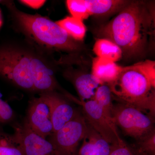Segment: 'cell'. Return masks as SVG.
I'll use <instances>...</instances> for the list:
<instances>
[{
    "label": "cell",
    "mask_w": 155,
    "mask_h": 155,
    "mask_svg": "<svg viewBox=\"0 0 155 155\" xmlns=\"http://www.w3.org/2000/svg\"><path fill=\"white\" fill-rule=\"evenodd\" d=\"M8 5L13 10L17 22L25 33L38 44L48 49L73 52L83 48L57 22L38 14H26L11 4Z\"/></svg>",
    "instance_id": "cell-3"
},
{
    "label": "cell",
    "mask_w": 155,
    "mask_h": 155,
    "mask_svg": "<svg viewBox=\"0 0 155 155\" xmlns=\"http://www.w3.org/2000/svg\"><path fill=\"white\" fill-rule=\"evenodd\" d=\"M66 76L75 87L80 100H93L97 88L101 84L100 81L91 73L87 72H69Z\"/></svg>",
    "instance_id": "cell-12"
},
{
    "label": "cell",
    "mask_w": 155,
    "mask_h": 155,
    "mask_svg": "<svg viewBox=\"0 0 155 155\" xmlns=\"http://www.w3.org/2000/svg\"><path fill=\"white\" fill-rule=\"evenodd\" d=\"M110 155H136L123 140L111 144Z\"/></svg>",
    "instance_id": "cell-23"
},
{
    "label": "cell",
    "mask_w": 155,
    "mask_h": 155,
    "mask_svg": "<svg viewBox=\"0 0 155 155\" xmlns=\"http://www.w3.org/2000/svg\"><path fill=\"white\" fill-rule=\"evenodd\" d=\"M30 70L35 91L41 94L56 90L58 84L54 71L42 58L31 54Z\"/></svg>",
    "instance_id": "cell-11"
},
{
    "label": "cell",
    "mask_w": 155,
    "mask_h": 155,
    "mask_svg": "<svg viewBox=\"0 0 155 155\" xmlns=\"http://www.w3.org/2000/svg\"><path fill=\"white\" fill-rule=\"evenodd\" d=\"M94 100L108 116L112 118V112L114 104L113 94L110 86L107 84H103L97 88L95 93Z\"/></svg>",
    "instance_id": "cell-19"
},
{
    "label": "cell",
    "mask_w": 155,
    "mask_h": 155,
    "mask_svg": "<svg viewBox=\"0 0 155 155\" xmlns=\"http://www.w3.org/2000/svg\"><path fill=\"white\" fill-rule=\"evenodd\" d=\"M111 145L87 124V130L78 155H110Z\"/></svg>",
    "instance_id": "cell-13"
},
{
    "label": "cell",
    "mask_w": 155,
    "mask_h": 155,
    "mask_svg": "<svg viewBox=\"0 0 155 155\" xmlns=\"http://www.w3.org/2000/svg\"><path fill=\"white\" fill-rule=\"evenodd\" d=\"M66 97L81 106V113L87 124L108 142L113 144L122 140L112 118L107 115L94 100L82 101L69 94Z\"/></svg>",
    "instance_id": "cell-7"
},
{
    "label": "cell",
    "mask_w": 155,
    "mask_h": 155,
    "mask_svg": "<svg viewBox=\"0 0 155 155\" xmlns=\"http://www.w3.org/2000/svg\"><path fill=\"white\" fill-rule=\"evenodd\" d=\"M108 85L114 100L154 118L155 61L146 60L123 67L116 80Z\"/></svg>",
    "instance_id": "cell-2"
},
{
    "label": "cell",
    "mask_w": 155,
    "mask_h": 155,
    "mask_svg": "<svg viewBox=\"0 0 155 155\" xmlns=\"http://www.w3.org/2000/svg\"><path fill=\"white\" fill-rule=\"evenodd\" d=\"M87 127L86 120L79 112L71 121L48 137L56 155H78Z\"/></svg>",
    "instance_id": "cell-6"
},
{
    "label": "cell",
    "mask_w": 155,
    "mask_h": 155,
    "mask_svg": "<svg viewBox=\"0 0 155 155\" xmlns=\"http://www.w3.org/2000/svg\"><path fill=\"white\" fill-rule=\"evenodd\" d=\"M56 22L75 41H81L84 39L86 28L83 21L68 16Z\"/></svg>",
    "instance_id": "cell-18"
},
{
    "label": "cell",
    "mask_w": 155,
    "mask_h": 155,
    "mask_svg": "<svg viewBox=\"0 0 155 155\" xmlns=\"http://www.w3.org/2000/svg\"><path fill=\"white\" fill-rule=\"evenodd\" d=\"M41 94L50 104L54 133L71 121L79 112L69 99L56 91Z\"/></svg>",
    "instance_id": "cell-10"
},
{
    "label": "cell",
    "mask_w": 155,
    "mask_h": 155,
    "mask_svg": "<svg viewBox=\"0 0 155 155\" xmlns=\"http://www.w3.org/2000/svg\"><path fill=\"white\" fill-rule=\"evenodd\" d=\"M16 115L11 106L0 96V127L14 122Z\"/></svg>",
    "instance_id": "cell-22"
},
{
    "label": "cell",
    "mask_w": 155,
    "mask_h": 155,
    "mask_svg": "<svg viewBox=\"0 0 155 155\" xmlns=\"http://www.w3.org/2000/svg\"><path fill=\"white\" fill-rule=\"evenodd\" d=\"M30 58L31 54L23 50L0 48V76L20 88L35 91Z\"/></svg>",
    "instance_id": "cell-4"
},
{
    "label": "cell",
    "mask_w": 155,
    "mask_h": 155,
    "mask_svg": "<svg viewBox=\"0 0 155 155\" xmlns=\"http://www.w3.org/2000/svg\"><path fill=\"white\" fill-rule=\"evenodd\" d=\"M0 155H24L17 134L8 133L0 127Z\"/></svg>",
    "instance_id": "cell-17"
},
{
    "label": "cell",
    "mask_w": 155,
    "mask_h": 155,
    "mask_svg": "<svg viewBox=\"0 0 155 155\" xmlns=\"http://www.w3.org/2000/svg\"><path fill=\"white\" fill-rule=\"evenodd\" d=\"M123 68L113 61L96 57L92 61L91 73L100 81L101 84H109L116 80Z\"/></svg>",
    "instance_id": "cell-14"
},
{
    "label": "cell",
    "mask_w": 155,
    "mask_h": 155,
    "mask_svg": "<svg viewBox=\"0 0 155 155\" xmlns=\"http://www.w3.org/2000/svg\"><path fill=\"white\" fill-rule=\"evenodd\" d=\"M129 146L136 155H155V130Z\"/></svg>",
    "instance_id": "cell-20"
},
{
    "label": "cell",
    "mask_w": 155,
    "mask_h": 155,
    "mask_svg": "<svg viewBox=\"0 0 155 155\" xmlns=\"http://www.w3.org/2000/svg\"><path fill=\"white\" fill-rule=\"evenodd\" d=\"M93 51L97 57L105 58L116 63L123 57L122 50L114 42L106 38H98Z\"/></svg>",
    "instance_id": "cell-16"
},
{
    "label": "cell",
    "mask_w": 155,
    "mask_h": 155,
    "mask_svg": "<svg viewBox=\"0 0 155 155\" xmlns=\"http://www.w3.org/2000/svg\"><path fill=\"white\" fill-rule=\"evenodd\" d=\"M130 2L127 0H85L91 16L97 17L119 13Z\"/></svg>",
    "instance_id": "cell-15"
},
{
    "label": "cell",
    "mask_w": 155,
    "mask_h": 155,
    "mask_svg": "<svg viewBox=\"0 0 155 155\" xmlns=\"http://www.w3.org/2000/svg\"><path fill=\"white\" fill-rule=\"evenodd\" d=\"M2 13H1V11H0V28H1L2 24Z\"/></svg>",
    "instance_id": "cell-25"
},
{
    "label": "cell",
    "mask_w": 155,
    "mask_h": 155,
    "mask_svg": "<svg viewBox=\"0 0 155 155\" xmlns=\"http://www.w3.org/2000/svg\"><path fill=\"white\" fill-rule=\"evenodd\" d=\"M24 122L31 129L42 137L47 139L54 133L51 108L45 97H39L29 102Z\"/></svg>",
    "instance_id": "cell-8"
},
{
    "label": "cell",
    "mask_w": 155,
    "mask_h": 155,
    "mask_svg": "<svg viewBox=\"0 0 155 155\" xmlns=\"http://www.w3.org/2000/svg\"><path fill=\"white\" fill-rule=\"evenodd\" d=\"M22 4L35 9H38L41 8L45 3V1H30V0H22L20 1Z\"/></svg>",
    "instance_id": "cell-24"
},
{
    "label": "cell",
    "mask_w": 155,
    "mask_h": 155,
    "mask_svg": "<svg viewBox=\"0 0 155 155\" xmlns=\"http://www.w3.org/2000/svg\"><path fill=\"white\" fill-rule=\"evenodd\" d=\"M113 121L125 135L139 140L155 130L154 118L137 108L124 103L114 104Z\"/></svg>",
    "instance_id": "cell-5"
},
{
    "label": "cell",
    "mask_w": 155,
    "mask_h": 155,
    "mask_svg": "<svg viewBox=\"0 0 155 155\" xmlns=\"http://www.w3.org/2000/svg\"><path fill=\"white\" fill-rule=\"evenodd\" d=\"M66 3L72 17L83 21L91 16L85 0H68Z\"/></svg>",
    "instance_id": "cell-21"
},
{
    "label": "cell",
    "mask_w": 155,
    "mask_h": 155,
    "mask_svg": "<svg viewBox=\"0 0 155 155\" xmlns=\"http://www.w3.org/2000/svg\"><path fill=\"white\" fill-rule=\"evenodd\" d=\"M155 6L144 1H130L112 20L96 29L98 38L110 40L127 59L141 58L153 45Z\"/></svg>",
    "instance_id": "cell-1"
},
{
    "label": "cell",
    "mask_w": 155,
    "mask_h": 155,
    "mask_svg": "<svg viewBox=\"0 0 155 155\" xmlns=\"http://www.w3.org/2000/svg\"><path fill=\"white\" fill-rule=\"evenodd\" d=\"M13 126L21 143L24 155H56L51 142L35 132L24 121Z\"/></svg>",
    "instance_id": "cell-9"
}]
</instances>
